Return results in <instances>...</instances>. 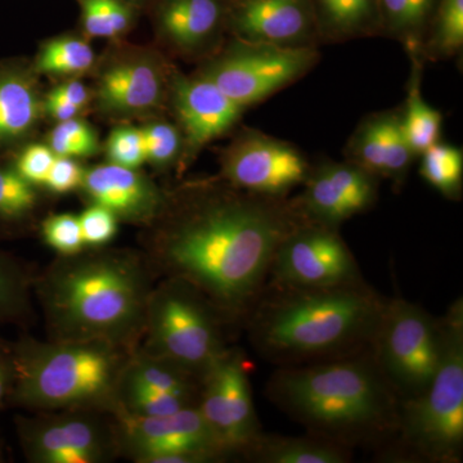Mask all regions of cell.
Segmentation results:
<instances>
[{
    "label": "cell",
    "mask_w": 463,
    "mask_h": 463,
    "mask_svg": "<svg viewBox=\"0 0 463 463\" xmlns=\"http://www.w3.org/2000/svg\"><path fill=\"white\" fill-rule=\"evenodd\" d=\"M249 374L243 353L230 346L201 380L197 408L231 458H241L263 432Z\"/></svg>",
    "instance_id": "14"
},
{
    "label": "cell",
    "mask_w": 463,
    "mask_h": 463,
    "mask_svg": "<svg viewBox=\"0 0 463 463\" xmlns=\"http://www.w3.org/2000/svg\"><path fill=\"white\" fill-rule=\"evenodd\" d=\"M103 151L106 161L115 165L139 169L146 164L141 130L132 123L116 125L106 139Z\"/></svg>",
    "instance_id": "39"
},
{
    "label": "cell",
    "mask_w": 463,
    "mask_h": 463,
    "mask_svg": "<svg viewBox=\"0 0 463 463\" xmlns=\"http://www.w3.org/2000/svg\"><path fill=\"white\" fill-rule=\"evenodd\" d=\"M2 158L14 167L24 181L42 190L56 155L47 143L33 139Z\"/></svg>",
    "instance_id": "38"
},
{
    "label": "cell",
    "mask_w": 463,
    "mask_h": 463,
    "mask_svg": "<svg viewBox=\"0 0 463 463\" xmlns=\"http://www.w3.org/2000/svg\"><path fill=\"white\" fill-rule=\"evenodd\" d=\"M444 349L430 385L420 397L402 402L397 434L385 449L404 462L458 463L463 453V304L441 317Z\"/></svg>",
    "instance_id": "6"
},
{
    "label": "cell",
    "mask_w": 463,
    "mask_h": 463,
    "mask_svg": "<svg viewBox=\"0 0 463 463\" xmlns=\"http://www.w3.org/2000/svg\"><path fill=\"white\" fill-rule=\"evenodd\" d=\"M35 276L21 259L0 250V326L26 327L33 321Z\"/></svg>",
    "instance_id": "29"
},
{
    "label": "cell",
    "mask_w": 463,
    "mask_h": 463,
    "mask_svg": "<svg viewBox=\"0 0 463 463\" xmlns=\"http://www.w3.org/2000/svg\"><path fill=\"white\" fill-rule=\"evenodd\" d=\"M228 8L230 0H157L146 14L164 51L201 62L227 41Z\"/></svg>",
    "instance_id": "17"
},
{
    "label": "cell",
    "mask_w": 463,
    "mask_h": 463,
    "mask_svg": "<svg viewBox=\"0 0 463 463\" xmlns=\"http://www.w3.org/2000/svg\"><path fill=\"white\" fill-rule=\"evenodd\" d=\"M85 248H103L115 239L118 232V218L106 207L90 203L79 215Z\"/></svg>",
    "instance_id": "40"
},
{
    "label": "cell",
    "mask_w": 463,
    "mask_h": 463,
    "mask_svg": "<svg viewBox=\"0 0 463 463\" xmlns=\"http://www.w3.org/2000/svg\"><path fill=\"white\" fill-rule=\"evenodd\" d=\"M361 279L354 255L337 228L307 219L279 245L268 282L298 288H327Z\"/></svg>",
    "instance_id": "15"
},
{
    "label": "cell",
    "mask_w": 463,
    "mask_h": 463,
    "mask_svg": "<svg viewBox=\"0 0 463 463\" xmlns=\"http://www.w3.org/2000/svg\"><path fill=\"white\" fill-rule=\"evenodd\" d=\"M385 301L364 279L327 288L267 282L243 325L279 367L336 361L370 352Z\"/></svg>",
    "instance_id": "3"
},
{
    "label": "cell",
    "mask_w": 463,
    "mask_h": 463,
    "mask_svg": "<svg viewBox=\"0 0 463 463\" xmlns=\"http://www.w3.org/2000/svg\"><path fill=\"white\" fill-rule=\"evenodd\" d=\"M241 108L209 79L196 72L185 74L173 66L169 114L184 139L179 172H184L210 143L230 133L242 118Z\"/></svg>",
    "instance_id": "16"
},
{
    "label": "cell",
    "mask_w": 463,
    "mask_h": 463,
    "mask_svg": "<svg viewBox=\"0 0 463 463\" xmlns=\"http://www.w3.org/2000/svg\"><path fill=\"white\" fill-rule=\"evenodd\" d=\"M319 58L318 48L274 47L228 36L194 72L213 81L241 108L249 109L309 74Z\"/></svg>",
    "instance_id": "10"
},
{
    "label": "cell",
    "mask_w": 463,
    "mask_h": 463,
    "mask_svg": "<svg viewBox=\"0 0 463 463\" xmlns=\"http://www.w3.org/2000/svg\"><path fill=\"white\" fill-rule=\"evenodd\" d=\"M200 398L201 380L182 368L139 352L133 353L125 368L123 383Z\"/></svg>",
    "instance_id": "31"
},
{
    "label": "cell",
    "mask_w": 463,
    "mask_h": 463,
    "mask_svg": "<svg viewBox=\"0 0 463 463\" xmlns=\"http://www.w3.org/2000/svg\"><path fill=\"white\" fill-rule=\"evenodd\" d=\"M87 112L83 111L71 103L66 102L60 97L53 96L50 91L44 94V116L50 118L53 124L63 123L71 118H83Z\"/></svg>",
    "instance_id": "44"
},
{
    "label": "cell",
    "mask_w": 463,
    "mask_h": 463,
    "mask_svg": "<svg viewBox=\"0 0 463 463\" xmlns=\"http://www.w3.org/2000/svg\"><path fill=\"white\" fill-rule=\"evenodd\" d=\"M241 458L259 463H347L352 450L315 435L285 437L261 432Z\"/></svg>",
    "instance_id": "25"
},
{
    "label": "cell",
    "mask_w": 463,
    "mask_h": 463,
    "mask_svg": "<svg viewBox=\"0 0 463 463\" xmlns=\"http://www.w3.org/2000/svg\"><path fill=\"white\" fill-rule=\"evenodd\" d=\"M14 390L8 405L29 412L118 408L125 368L136 350L97 340L11 341Z\"/></svg>",
    "instance_id": "5"
},
{
    "label": "cell",
    "mask_w": 463,
    "mask_h": 463,
    "mask_svg": "<svg viewBox=\"0 0 463 463\" xmlns=\"http://www.w3.org/2000/svg\"><path fill=\"white\" fill-rule=\"evenodd\" d=\"M84 172L85 166L81 160L56 156L42 190L53 196H63L71 192H78L83 181Z\"/></svg>",
    "instance_id": "41"
},
{
    "label": "cell",
    "mask_w": 463,
    "mask_h": 463,
    "mask_svg": "<svg viewBox=\"0 0 463 463\" xmlns=\"http://www.w3.org/2000/svg\"><path fill=\"white\" fill-rule=\"evenodd\" d=\"M231 327L223 313L190 283L160 279L149 295L138 350L203 380L231 346Z\"/></svg>",
    "instance_id": "7"
},
{
    "label": "cell",
    "mask_w": 463,
    "mask_h": 463,
    "mask_svg": "<svg viewBox=\"0 0 463 463\" xmlns=\"http://www.w3.org/2000/svg\"><path fill=\"white\" fill-rule=\"evenodd\" d=\"M265 394L307 434L349 450H383L398 431L401 401L370 352L279 367L268 381Z\"/></svg>",
    "instance_id": "4"
},
{
    "label": "cell",
    "mask_w": 463,
    "mask_h": 463,
    "mask_svg": "<svg viewBox=\"0 0 463 463\" xmlns=\"http://www.w3.org/2000/svg\"><path fill=\"white\" fill-rule=\"evenodd\" d=\"M197 404L199 399L190 395L121 383L118 410L134 416L161 417L181 412L185 408L197 407Z\"/></svg>",
    "instance_id": "35"
},
{
    "label": "cell",
    "mask_w": 463,
    "mask_h": 463,
    "mask_svg": "<svg viewBox=\"0 0 463 463\" xmlns=\"http://www.w3.org/2000/svg\"><path fill=\"white\" fill-rule=\"evenodd\" d=\"M5 462V448H3L2 443H0V463Z\"/></svg>",
    "instance_id": "46"
},
{
    "label": "cell",
    "mask_w": 463,
    "mask_h": 463,
    "mask_svg": "<svg viewBox=\"0 0 463 463\" xmlns=\"http://www.w3.org/2000/svg\"><path fill=\"white\" fill-rule=\"evenodd\" d=\"M173 66L165 52L155 45L109 42L90 74L91 109L118 124L169 114Z\"/></svg>",
    "instance_id": "8"
},
{
    "label": "cell",
    "mask_w": 463,
    "mask_h": 463,
    "mask_svg": "<svg viewBox=\"0 0 463 463\" xmlns=\"http://www.w3.org/2000/svg\"><path fill=\"white\" fill-rule=\"evenodd\" d=\"M21 450L32 463H106L118 458L111 413L91 410L17 416Z\"/></svg>",
    "instance_id": "12"
},
{
    "label": "cell",
    "mask_w": 463,
    "mask_h": 463,
    "mask_svg": "<svg viewBox=\"0 0 463 463\" xmlns=\"http://www.w3.org/2000/svg\"><path fill=\"white\" fill-rule=\"evenodd\" d=\"M48 91L85 112L91 109V103H93V90L80 78L58 80V83Z\"/></svg>",
    "instance_id": "42"
},
{
    "label": "cell",
    "mask_w": 463,
    "mask_h": 463,
    "mask_svg": "<svg viewBox=\"0 0 463 463\" xmlns=\"http://www.w3.org/2000/svg\"><path fill=\"white\" fill-rule=\"evenodd\" d=\"M443 349V319L404 298H386L370 353L401 403L428 389Z\"/></svg>",
    "instance_id": "9"
},
{
    "label": "cell",
    "mask_w": 463,
    "mask_h": 463,
    "mask_svg": "<svg viewBox=\"0 0 463 463\" xmlns=\"http://www.w3.org/2000/svg\"><path fill=\"white\" fill-rule=\"evenodd\" d=\"M310 2L322 44L381 35L379 0Z\"/></svg>",
    "instance_id": "23"
},
{
    "label": "cell",
    "mask_w": 463,
    "mask_h": 463,
    "mask_svg": "<svg viewBox=\"0 0 463 463\" xmlns=\"http://www.w3.org/2000/svg\"><path fill=\"white\" fill-rule=\"evenodd\" d=\"M380 179L350 161H323L313 165L297 203L309 221L339 228L367 212L379 197Z\"/></svg>",
    "instance_id": "18"
},
{
    "label": "cell",
    "mask_w": 463,
    "mask_h": 463,
    "mask_svg": "<svg viewBox=\"0 0 463 463\" xmlns=\"http://www.w3.org/2000/svg\"><path fill=\"white\" fill-rule=\"evenodd\" d=\"M145 148L146 163L158 172L176 169L179 172L184 139L175 121L167 120L165 116L148 118L139 125Z\"/></svg>",
    "instance_id": "34"
},
{
    "label": "cell",
    "mask_w": 463,
    "mask_h": 463,
    "mask_svg": "<svg viewBox=\"0 0 463 463\" xmlns=\"http://www.w3.org/2000/svg\"><path fill=\"white\" fill-rule=\"evenodd\" d=\"M219 166V176L240 190L288 197L304 184L313 165L292 143L245 129L222 149Z\"/></svg>",
    "instance_id": "13"
},
{
    "label": "cell",
    "mask_w": 463,
    "mask_h": 463,
    "mask_svg": "<svg viewBox=\"0 0 463 463\" xmlns=\"http://www.w3.org/2000/svg\"><path fill=\"white\" fill-rule=\"evenodd\" d=\"M439 0H379L381 35L404 45L410 57H420Z\"/></svg>",
    "instance_id": "27"
},
{
    "label": "cell",
    "mask_w": 463,
    "mask_h": 463,
    "mask_svg": "<svg viewBox=\"0 0 463 463\" xmlns=\"http://www.w3.org/2000/svg\"><path fill=\"white\" fill-rule=\"evenodd\" d=\"M412 76L408 81V93L404 106L399 109V118L408 146L416 157L440 141L443 115L423 99L421 76L423 60L411 57Z\"/></svg>",
    "instance_id": "28"
},
{
    "label": "cell",
    "mask_w": 463,
    "mask_h": 463,
    "mask_svg": "<svg viewBox=\"0 0 463 463\" xmlns=\"http://www.w3.org/2000/svg\"><path fill=\"white\" fill-rule=\"evenodd\" d=\"M90 39L80 32L60 33L39 45L32 62L41 76L57 80L90 75L96 66L97 56Z\"/></svg>",
    "instance_id": "26"
},
{
    "label": "cell",
    "mask_w": 463,
    "mask_h": 463,
    "mask_svg": "<svg viewBox=\"0 0 463 463\" xmlns=\"http://www.w3.org/2000/svg\"><path fill=\"white\" fill-rule=\"evenodd\" d=\"M87 205L106 207L120 223L147 228L156 221L165 205L166 188L139 169L97 164L85 167L83 181L78 190Z\"/></svg>",
    "instance_id": "20"
},
{
    "label": "cell",
    "mask_w": 463,
    "mask_h": 463,
    "mask_svg": "<svg viewBox=\"0 0 463 463\" xmlns=\"http://www.w3.org/2000/svg\"><path fill=\"white\" fill-rule=\"evenodd\" d=\"M462 48L463 0H439L420 56L447 60L461 53Z\"/></svg>",
    "instance_id": "32"
},
{
    "label": "cell",
    "mask_w": 463,
    "mask_h": 463,
    "mask_svg": "<svg viewBox=\"0 0 463 463\" xmlns=\"http://www.w3.org/2000/svg\"><path fill=\"white\" fill-rule=\"evenodd\" d=\"M44 191L24 181L0 157V241L20 239L38 230Z\"/></svg>",
    "instance_id": "24"
},
{
    "label": "cell",
    "mask_w": 463,
    "mask_h": 463,
    "mask_svg": "<svg viewBox=\"0 0 463 463\" xmlns=\"http://www.w3.org/2000/svg\"><path fill=\"white\" fill-rule=\"evenodd\" d=\"M307 221L297 199L240 190L221 176L167 188L141 252L156 279L190 283L232 325H243L269 279L279 245Z\"/></svg>",
    "instance_id": "1"
},
{
    "label": "cell",
    "mask_w": 463,
    "mask_h": 463,
    "mask_svg": "<svg viewBox=\"0 0 463 463\" xmlns=\"http://www.w3.org/2000/svg\"><path fill=\"white\" fill-rule=\"evenodd\" d=\"M42 76L32 60H0V157L33 141L44 120Z\"/></svg>",
    "instance_id": "21"
},
{
    "label": "cell",
    "mask_w": 463,
    "mask_h": 463,
    "mask_svg": "<svg viewBox=\"0 0 463 463\" xmlns=\"http://www.w3.org/2000/svg\"><path fill=\"white\" fill-rule=\"evenodd\" d=\"M45 143L56 156L76 160L97 156L102 151L99 133L83 118L53 124L45 137Z\"/></svg>",
    "instance_id": "36"
},
{
    "label": "cell",
    "mask_w": 463,
    "mask_h": 463,
    "mask_svg": "<svg viewBox=\"0 0 463 463\" xmlns=\"http://www.w3.org/2000/svg\"><path fill=\"white\" fill-rule=\"evenodd\" d=\"M420 174L448 200H459L463 183V151L439 141L420 155Z\"/></svg>",
    "instance_id": "33"
},
{
    "label": "cell",
    "mask_w": 463,
    "mask_h": 463,
    "mask_svg": "<svg viewBox=\"0 0 463 463\" xmlns=\"http://www.w3.org/2000/svg\"><path fill=\"white\" fill-rule=\"evenodd\" d=\"M80 11L79 26L87 38L121 41L138 24L143 11L127 0H75Z\"/></svg>",
    "instance_id": "30"
},
{
    "label": "cell",
    "mask_w": 463,
    "mask_h": 463,
    "mask_svg": "<svg viewBox=\"0 0 463 463\" xmlns=\"http://www.w3.org/2000/svg\"><path fill=\"white\" fill-rule=\"evenodd\" d=\"M14 379H16V371H14L11 341L0 339V412L9 403Z\"/></svg>",
    "instance_id": "43"
},
{
    "label": "cell",
    "mask_w": 463,
    "mask_h": 463,
    "mask_svg": "<svg viewBox=\"0 0 463 463\" xmlns=\"http://www.w3.org/2000/svg\"><path fill=\"white\" fill-rule=\"evenodd\" d=\"M345 157L376 178L401 187L417 157L402 130L399 109L365 116L347 142Z\"/></svg>",
    "instance_id": "22"
},
{
    "label": "cell",
    "mask_w": 463,
    "mask_h": 463,
    "mask_svg": "<svg viewBox=\"0 0 463 463\" xmlns=\"http://www.w3.org/2000/svg\"><path fill=\"white\" fill-rule=\"evenodd\" d=\"M118 457L137 463H210L231 459L199 408L161 417L112 413Z\"/></svg>",
    "instance_id": "11"
},
{
    "label": "cell",
    "mask_w": 463,
    "mask_h": 463,
    "mask_svg": "<svg viewBox=\"0 0 463 463\" xmlns=\"http://www.w3.org/2000/svg\"><path fill=\"white\" fill-rule=\"evenodd\" d=\"M38 231L45 245L54 250L58 257H69L87 249L79 215L63 213L45 216L39 223Z\"/></svg>",
    "instance_id": "37"
},
{
    "label": "cell",
    "mask_w": 463,
    "mask_h": 463,
    "mask_svg": "<svg viewBox=\"0 0 463 463\" xmlns=\"http://www.w3.org/2000/svg\"><path fill=\"white\" fill-rule=\"evenodd\" d=\"M228 36L282 48L322 44L310 0H230Z\"/></svg>",
    "instance_id": "19"
},
{
    "label": "cell",
    "mask_w": 463,
    "mask_h": 463,
    "mask_svg": "<svg viewBox=\"0 0 463 463\" xmlns=\"http://www.w3.org/2000/svg\"><path fill=\"white\" fill-rule=\"evenodd\" d=\"M156 277L141 251L84 249L36 273L48 339L97 340L138 349Z\"/></svg>",
    "instance_id": "2"
},
{
    "label": "cell",
    "mask_w": 463,
    "mask_h": 463,
    "mask_svg": "<svg viewBox=\"0 0 463 463\" xmlns=\"http://www.w3.org/2000/svg\"><path fill=\"white\" fill-rule=\"evenodd\" d=\"M127 2L130 3V5H136V7L141 8L143 14H146V11H147L151 5H154L157 0H127Z\"/></svg>",
    "instance_id": "45"
}]
</instances>
